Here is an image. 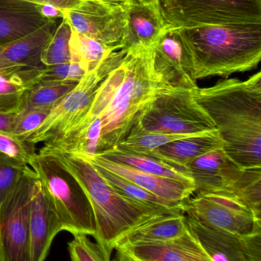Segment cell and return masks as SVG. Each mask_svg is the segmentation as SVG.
<instances>
[{
  "label": "cell",
  "mask_w": 261,
  "mask_h": 261,
  "mask_svg": "<svg viewBox=\"0 0 261 261\" xmlns=\"http://www.w3.org/2000/svg\"><path fill=\"white\" fill-rule=\"evenodd\" d=\"M193 90L160 93L140 113L131 128L160 134H195L217 129L212 119L194 97Z\"/></svg>",
  "instance_id": "ba28073f"
},
{
  "label": "cell",
  "mask_w": 261,
  "mask_h": 261,
  "mask_svg": "<svg viewBox=\"0 0 261 261\" xmlns=\"http://www.w3.org/2000/svg\"><path fill=\"white\" fill-rule=\"evenodd\" d=\"M92 165V164H91ZM94 169L98 172L99 175L110 185L112 186L117 192L132 198V199L137 200V201H143V202L150 203V204H157V205L165 206L167 207H178L182 210L183 204H175V203L171 202L167 200L163 199L156 196L154 194L145 190L143 188L136 185L135 183L122 178L115 173L110 172L103 168L99 167V166H94Z\"/></svg>",
  "instance_id": "f1b7e54d"
},
{
  "label": "cell",
  "mask_w": 261,
  "mask_h": 261,
  "mask_svg": "<svg viewBox=\"0 0 261 261\" xmlns=\"http://www.w3.org/2000/svg\"><path fill=\"white\" fill-rule=\"evenodd\" d=\"M151 63L155 80L163 89L193 90L198 87L190 57L176 29H165L151 48Z\"/></svg>",
  "instance_id": "7c38bea8"
},
{
  "label": "cell",
  "mask_w": 261,
  "mask_h": 261,
  "mask_svg": "<svg viewBox=\"0 0 261 261\" xmlns=\"http://www.w3.org/2000/svg\"><path fill=\"white\" fill-rule=\"evenodd\" d=\"M68 244V253L72 261H106L105 254L97 243H93L88 234L74 233Z\"/></svg>",
  "instance_id": "1f68e13d"
},
{
  "label": "cell",
  "mask_w": 261,
  "mask_h": 261,
  "mask_svg": "<svg viewBox=\"0 0 261 261\" xmlns=\"http://www.w3.org/2000/svg\"><path fill=\"white\" fill-rule=\"evenodd\" d=\"M114 250L115 259L120 261H210L189 228L181 236L170 241L119 244Z\"/></svg>",
  "instance_id": "5bb4252c"
},
{
  "label": "cell",
  "mask_w": 261,
  "mask_h": 261,
  "mask_svg": "<svg viewBox=\"0 0 261 261\" xmlns=\"http://www.w3.org/2000/svg\"><path fill=\"white\" fill-rule=\"evenodd\" d=\"M50 21L39 4L27 0H0V45L27 36Z\"/></svg>",
  "instance_id": "ac0fdd59"
},
{
  "label": "cell",
  "mask_w": 261,
  "mask_h": 261,
  "mask_svg": "<svg viewBox=\"0 0 261 261\" xmlns=\"http://www.w3.org/2000/svg\"><path fill=\"white\" fill-rule=\"evenodd\" d=\"M126 76L100 115L101 134L97 152L124 140L140 113L160 93L167 91L160 86L152 72L151 49L126 51Z\"/></svg>",
  "instance_id": "277c9868"
},
{
  "label": "cell",
  "mask_w": 261,
  "mask_h": 261,
  "mask_svg": "<svg viewBox=\"0 0 261 261\" xmlns=\"http://www.w3.org/2000/svg\"><path fill=\"white\" fill-rule=\"evenodd\" d=\"M195 80L253 69L261 59V23L176 29Z\"/></svg>",
  "instance_id": "3957f363"
},
{
  "label": "cell",
  "mask_w": 261,
  "mask_h": 261,
  "mask_svg": "<svg viewBox=\"0 0 261 261\" xmlns=\"http://www.w3.org/2000/svg\"><path fill=\"white\" fill-rule=\"evenodd\" d=\"M126 10L100 0H81L72 8L62 11L71 29L116 50L122 48Z\"/></svg>",
  "instance_id": "8fae6325"
},
{
  "label": "cell",
  "mask_w": 261,
  "mask_h": 261,
  "mask_svg": "<svg viewBox=\"0 0 261 261\" xmlns=\"http://www.w3.org/2000/svg\"><path fill=\"white\" fill-rule=\"evenodd\" d=\"M42 191L57 215L62 230L93 235L94 212L86 194L72 174L50 154L36 152L30 163Z\"/></svg>",
  "instance_id": "5b68a950"
},
{
  "label": "cell",
  "mask_w": 261,
  "mask_h": 261,
  "mask_svg": "<svg viewBox=\"0 0 261 261\" xmlns=\"http://www.w3.org/2000/svg\"><path fill=\"white\" fill-rule=\"evenodd\" d=\"M15 114H8V113L1 112L0 111V132H13V125H14Z\"/></svg>",
  "instance_id": "d590c367"
},
{
  "label": "cell",
  "mask_w": 261,
  "mask_h": 261,
  "mask_svg": "<svg viewBox=\"0 0 261 261\" xmlns=\"http://www.w3.org/2000/svg\"><path fill=\"white\" fill-rule=\"evenodd\" d=\"M167 29L261 23V0H158Z\"/></svg>",
  "instance_id": "52a82bcc"
},
{
  "label": "cell",
  "mask_w": 261,
  "mask_h": 261,
  "mask_svg": "<svg viewBox=\"0 0 261 261\" xmlns=\"http://www.w3.org/2000/svg\"><path fill=\"white\" fill-rule=\"evenodd\" d=\"M62 230L60 221L47 200L36 175L30 204V261L45 260L53 241Z\"/></svg>",
  "instance_id": "2e32d148"
},
{
  "label": "cell",
  "mask_w": 261,
  "mask_h": 261,
  "mask_svg": "<svg viewBox=\"0 0 261 261\" xmlns=\"http://www.w3.org/2000/svg\"><path fill=\"white\" fill-rule=\"evenodd\" d=\"M77 84L74 81H39L25 91L19 111L30 108L51 109Z\"/></svg>",
  "instance_id": "4316f807"
},
{
  "label": "cell",
  "mask_w": 261,
  "mask_h": 261,
  "mask_svg": "<svg viewBox=\"0 0 261 261\" xmlns=\"http://www.w3.org/2000/svg\"><path fill=\"white\" fill-rule=\"evenodd\" d=\"M224 145L217 129L163 145L154 149L149 156L158 159L187 174L186 166L188 163L207 152L223 149Z\"/></svg>",
  "instance_id": "d6986e66"
},
{
  "label": "cell",
  "mask_w": 261,
  "mask_h": 261,
  "mask_svg": "<svg viewBox=\"0 0 261 261\" xmlns=\"http://www.w3.org/2000/svg\"><path fill=\"white\" fill-rule=\"evenodd\" d=\"M44 65L0 71V111L17 114L25 91L39 80Z\"/></svg>",
  "instance_id": "603a6c76"
},
{
  "label": "cell",
  "mask_w": 261,
  "mask_h": 261,
  "mask_svg": "<svg viewBox=\"0 0 261 261\" xmlns=\"http://www.w3.org/2000/svg\"><path fill=\"white\" fill-rule=\"evenodd\" d=\"M194 194L184 201L182 211L201 224L239 235L261 232V217L233 197Z\"/></svg>",
  "instance_id": "30bf717a"
},
{
  "label": "cell",
  "mask_w": 261,
  "mask_h": 261,
  "mask_svg": "<svg viewBox=\"0 0 261 261\" xmlns=\"http://www.w3.org/2000/svg\"><path fill=\"white\" fill-rule=\"evenodd\" d=\"M100 1L112 7L126 8L134 0H100Z\"/></svg>",
  "instance_id": "8d00e7d4"
},
{
  "label": "cell",
  "mask_w": 261,
  "mask_h": 261,
  "mask_svg": "<svg viewBox=\"0 0 261 261\" xmlns=\"http://www.w3.org/2000/svg\"><path fill=\"white\" fill-rule=\"evenodd\" d=\"M230 159L223 149L204 154L188 163L186 172L193 179L194 193H220Z\"/></svg>",
  "instance_id": "cb8c5ba5"
},
{
  "label": "cell",
  "mask_w": 261,
  "mask_h": 261,
  "mask_svg": "<svg viewBox=\"0 0 261 261\" xmlns=\"http://www.w3.org/2000/svg\"><path fill=\"white\" fill-rule=\"evenodd\" d=\"M137 1L146 4H156L158 2V0H137Z\"/></svg>",
  "instance_id": "74e56055"
},
{
  "label": "cell",
  "mask_w": 261,
  "mask_h": 261,
  "mask_svg": "<svg viewBox=\"0 0 261 261\" xmlns=\"http://www.w3.org/2000/svg\"><path fill=\"white\" fill-rule=\"evenodd\" d=\"M27 1L39 4V5L51 4L59 9L62 13L64 10L72 8L74 6L77 5L81 0H27Z\"/></svg>",
  "instance_id": "e575fe53"
},
{
  "label": "cell",
  "mask_w": 261,
  "mask_h": 261,
  "mask_svg": "<svg viewBox=\"0 0 261 261\" xmlns=\"http://www.w3.org/2000/svg\"><path fill=\"white\" fill-rule=\"evenodd\" d=\"M50 111L49 108L21 110L16 114L12 134L25 141L33 131L42 124Z\"/></svg>",
  "instance_id": "4dcf8cb0"
},
{
  "label": "cell",
  "mask_w": 261,
  "mask_h": 261,
  "mask_svg": "<svg viewBox=\"0 0 261 261\" xmlns=\"http://www.w3.org/2000/svg\"><path fill=\"white\" fill-rule=\"evenodd\" d=\"M126 28L121 49H151L166 27L156 4L134 0L126 10Z\"/></svg>",
  "instance_id": "e0dca14e"
},
{
  "label": "cell",
  "mask_w": 261,
  "mask_h": 261,
  "mask_svg": "<svg viewBox=\"0 0 261 261\" xmlns=\"http://www.w3.org/2000/svg\"><path fill=\"white\" fill-rule=\"evenodd\" d=\"M82 67L75 62L45 66L39 74V81H74L79 82L85 74Z\"/></svg>",
  "instance_id": "836d02e7"
},
{
  "label": "cell",
  "mask_w": 261,
  "mask_h": 261,
  "mask_svg": "<svg viewBox=\"0 0 261 261\" xmlns=\"http://www.w3.org/2000/svg\"><path fill=\"white\" fill-rule=\"evenodd\" d=\"M79 155L91 164L103 168L135 183L156 196L175 204H183L184 201L194 195L195 192V186L193 185L152 175L127 165L111 161L97 154L93 155Z\"/></svg>",
  "instance_id": "9a60e30c"
},
{
  "label": "cell",
  "mask_w": 261,
  "mask_h": 261,
  "mask_svg": "<svg viewBox=\"0 0 261 261\" xmlns=\"http://www.w3.org/2000/svg\"><path fill=\"white\" fill-rule=\"evenodd\" d=\"M126 54L123 50H116L95 69L85 73L74 88L51 108L42 124L25 141L34 145L49 143L82 121L88 114L99 87L121 63Z\"/></svg>",
  "instance_id": "8992f818"
},
{
  "label": "cell",
  "mask_w": 261,
  "mask_h": 261,
  "mask_svg": "<svg viewBox=\"0 0 261 261\" xmlns=\"http://www.w3.org/2000/svg\"><path fill=\"white\" fill-rule=\"evenodd\" d=\"M188 227L210 261H261V232L239 235L186 216Z\"/></svg>",
  "instance_id": "4fadbf2b"
},
{
  "label": "cell",
  "mask_w": 261,
  "mask_h": 261,
  "mask_svg": "<svg viewBox=\"0 0 261 261\" xmlns=\"http://www.w3.org/2000/svg\"><path fill=\"white\" fill-rule=\"evenodd\" d=\"M71 62L79 64L85 72L95 69L114 48L81 34L71 29L69 42Z\"/></svg>",
  "instance_id": "484cf974"
},
{
  "label": "cell",
  "mask_w": 261,
  "mask_h": 261,
  "mask_svg": "<svg viewBox=\"0 0 261 261\" xmlns=\"http://www.w3.org/2000/svg\"><path fill=\"white\" fill-rule=\"evenodd\" d=\"M28 166L0 156V207Z\"/></svg>",
  "instance_id": "d6a6232c"
},
{
  "label": "cell",
  "mask_w": 261,
  "mask_h": 261,
  "mask_svg": "<svg viewBox=\"0 0 261 261\" xmlns=\"http://www.w3.org/2000/svg\"><path fill=\"white\" fill-rule=\"evenodd\" d=\"M40 153L54 156L82 186L94 212L96 231L93 237L101 248L106 261L111 260L119 241L140 224L159 215L182 211L121 195L99 175L91 163L79 155L56 151Z\"/></svg>",
  "instance_id": "7a4b0ae2"
},
{
  "label": "cell",
  "mask_w": 261,
  "mask_h": 261,
  "mask_svg": "<svg viewBox=\"0 0 261 261\" xmlns=\"http://www.w3.org/2000/svg\"><path fill=\"white\" fill-rule=\"evenodd\" d=\"M35 146L13 134L0 132V156L13 163L30 166L36 154Z\"/></svg>",
  "instance_id": "f546056e"
},
{
  "label": "cell",
  "mask_w": 261,
  "mask_h": 261,
  "mask_svg": "<svg viewBox=\"0 0 261 261\" xmlns=\"http://www.w3.org/2000/svg\"><path fill=\"white\" fill-rule=\"evenodd\" d=\"M96 154L111 161L127 165L152 175L172 178L195 186L193 179L189 175L154 157L125 152L116 147Z\"/></svg>",
  "instance_id": "d4e9b609"
},
{
  "label": "cell",
  "mask_w": 261,
  "mask_h": 261,
  "mask_svg": "<svg viewBox=\"0 0 261 261\" xmlns=\"http://www.w3.org/2000/svg\"><path fill=\"white\" fill-rule=\"evenodd\" d=\"M101 134L100 117L88 118L67 131L59 138L45 143L40 152H62L77 155H95L98 150Z\"/></svg>",
  "instance_id": "44dd1931"
},
{
  "label": "cell",
  "mask_w": 261,
  "mask_h": 261,
  "mask_svg": "<svg viewBox=\"0 0 261 261\" xmlns=\"http://www.w3.org/2000/svg\"><path fill=\"white\" fill-rule=\"evenodd\" d=\"M62 19L50 21L33 33L0 45V71L17 67L43 65L40 53Z\"/></svg>",
  "instance_id": "ffe728a7"
},
{
  "label": "cell",
  "mask_w": 261,
  "mask_h": 261,
  "mask_svg": "<svg viewBox=\"0 0 261 261\" xmlns=\"http://www.w3.org/2000/svg\"><path fill=\"white\" fill-rule=\"evenodd\" d=\"M71 35V25L66 19L62 18L41 50L40 60L45 66L71 62L69 46Z\"/></svg>",
  "instance_id": "83f0119b"
},
{
  "label": "cell",
  "mask_w": 261,
  "mask_h": 261,
  "mask_svg": "<svg viewBox=\"0 0 261 261\" xmlns=\"http://www.w3.org/2000/svg\"><path fill=\"white\" fill-rule=\"evenodd\" d=\"M193 95L215 123L227 156L241 169H261V73L197 87Z\"/></svg>",
  "instance_id": "6da1fadb"
},
{
  "label": "cell",
  "mask_w": 261,
  "mask_h": 261,
  "mask_svg": "<svg viewBox=\"0 0 261 261\" xmlns=\"http://www.w3.org/2000/svg\"><path fill=\"white\" fill-rule=\"evenodd\" d=\"M35 177L28 166L0 207V261H30V204Z\"/></svg>",
  "instance_id": "9c48e42d"
},
{
  "label": "cell",
  "mask_w": 261,
  "mask_h": 261,
  "mask_svg": "<svg viewBox=\"0 0 261 261\" xmlns=\"http://www.w3.org/2000/svg\"><path fill=\"white\" fill-rule=\"evenodd\" d=\"M188 228L186 215L182 211L164 214L146 221L126 233L117 246L164 242L181 236Z\"/></svg>",
  "instance_id": "7402d4cb"
}]
</instances>
